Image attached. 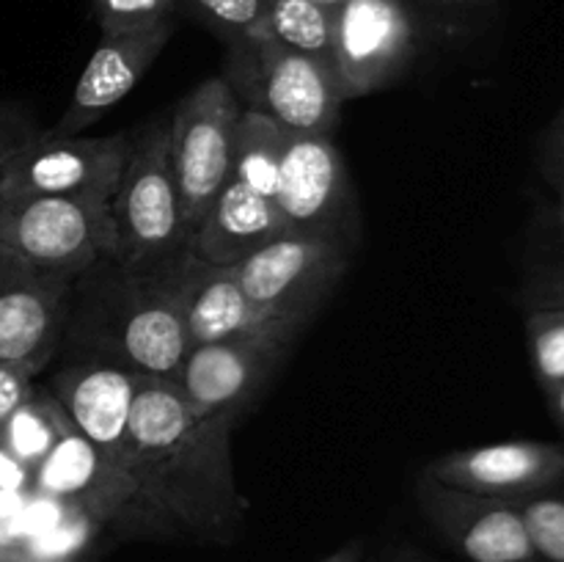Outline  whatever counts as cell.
<instances>
[{
  "mask_svg": "<svg viewBox=\"0 0 564 562\" xmlns=\"http://www.w3.org/2000/svg\"><path fill=\"white\" fill-rule=\"evenodd\" d=\"M237 419L187 402L174 380L143 378L130 419V474L163 534L231 543L248 512L231 457Z\"/></svg>",
  "mask_w": 564,
  "mask_h": 562,
  "instance_id": "6da1fadb",
  "label": "cell"
},
{
  "mask_svg": "<svg viewBox=\"0 0 564 562\" xmlns=\"http://www.w3.org/2000/svg\"><path fill=\"white\" fill-rule=\"evenodd\" d=\"M182 257L185 248L147 270L102 257L72 275L61 361H94L141 378H174L191 350L180 309Z\"/></svg>",
  "mask_w": 564,
  "mask_h": 562,
  "instance_id": "7a4b0ae2",
  "label": "cell"
},
{
  "mask_svg": "<svg viewBox=\"0 0 564 562\" xmlns=\"http://www.w3.org/2000/svg\"><path fill=\"white\" fill-rule=\"evenodd\" d=\"M220 77L242 108L268 116L290 136H334L339 125L345 102L334 75L262 31L226 44Z\"/></svg>",
  "mask_w": 564,
  "mask_h": 562,
  "instance_id": "3957f363",
  "label": "cell"
},
{
  "mask_svg": "<svg viewBox=\"0 0 564 562\" xmlns=\"http://www.w3.org/2000/svg\"><path fill=\"white\" fill-rule=\"evenodd\" d=\"M116 259L147 270L185 248L180 196L169 158V125L152 121L132 136L130 154L110 198Z\"/></svg>",
  "mask_w": 564,
  "mask_h": 562,
  "instance_id": "277c9868",
  "label": "cell"
},
{
  "mask_svg": "<svg viewBox=\"0 0 564 562\" xmlns=\"http://www.w3.org/2000/svg\"><path fill=\"white\" fill-rule=\"evenodd\" d=\"M0 251L42 270L77 275L116 257L110 202L44 193H0Z\"/></svg>",
  "mask_w": 564,
  "mask_h": 562,
  "instance_id": "5b68a950",
  "label": "cell"
},
{
  "mask_svg": "<svg viewBox=\"0 0 564 562\" xmlns=\"http://www.w3.org/2000/svg\"><path fill=\"white\" fill-rule=\"evenodd\" d=\"M352 251L328 240L286 235L237 264L257 328L286 325L303 331L350 268Z\"/></svg>",
  "mask_w": 564,
  "mask_h": 562,
  "instance_id": "8992f818",
  "label": "cell"
},
{
  "mask_svg": "<svg viewBox=\"0 0 564 562\" xmlns=\"http://www.w3.org/2000/svg\"><path fill=\"white\" fill-rule=\"evenodd\" d=\"M242 114L224 77H207L176 102L169 121V158L185 240L231 176V141Z\"/></svg>",
  "mask_w": 564,
  "mask_h": 562,
  "instance_id": "52a82bcc",
  "label": "cell"
},
{
  "mask_svg": "<svg viewBox=\"0 0 564 562\" xmlns=\"http://www.w3.org/2000/svg\"><path fill=\"white\" fill-rule=\"evenodd\" d=\"M430 28L413 0H347L336 11L334 75L341 102L367 97L405 75Z\"/></svg>",
  "mask_w": 564,
  "mask_h": 562,
  "instance_id": "ba28073f",
  "label": "cell"
},
{
  "mask_svg": "<svg viewBox=\"0 0 564 562\" xmlns=\"http://www.w3.org/2000/svg\"><path fill=\"white\" fill-rule=\"evenodd\" d=\"M275 204L295 235L336 242L347 251L356 248V193L345 158L330 136L286 138Z\"/></svg>",
  "mask_w": 564,
  "mask_h": 562,
  "instance_id": "9c48e42d",
  "label": "cell"
},
{
  "mask_svg": "<svg viewBox=\"0 0 564 562\" xmlns=\"http://www.w3.org/2000/svg\"><path fill=\"white\" fill-rule=\"evenodd\" d=\"M31 488L97 527H113L124 534H163L143 507L132 474L113 466L75 428L33 472Z\"/></svg>",
  "mask_w": 564,
  "mask_h": 562,
  "instance_id": "30bf717a",
  "label": "cell"
},
{
  "mask_svg": "<svg viewBox=\"0 0 564 562\" xmlns=\"http://www.w3.org/2000/svg\"><path fill=\"white\" fill-rule=\"evenodd\" d=\"M297 336L301 331L286 325H264L248 334L191 347L171 380L182 397L202 411L240 419L273 378Z\"/></svg>",
  "mask_w": 564,
  "mask_h": 562,
  "instance_id": "8fae6325",
  "label": "cell"
},
{
  "mask_svg": "<svg viewBox=\"0 0 564 562\" xmlns=\"http://www.w3.org/2000/svg\"><path fill=\"white\" fill-rule=\"evenodd\" d=\"M132 136H53L39 132L3 171L0 193H44L110 202L130 154Z\"/></svg>",
  "mask_w": 564,
  "mask_h": 562,
  "instance_id": "7c38bea8",
  "label": "cell"
},
{
  "mask_svg": "<svg viewBox=\"0 0 564 562\" xmlns=\"http://www.w3.org/2000/svg\"><path fill=\"white\" fill-rule=\"evenodd\" d=\"M72 275L33 268L0 251V364L42 372L58 358Z\"/></svg>",
  "mask_w": 564,
  "mask_h": 562,
  "instance_id": "4fadbf2b",
  "label": "cell"
},
{
  "mask_svg": "<svg viewBox=\"0 0 564 562\" xmlns=\"http://www.w3.org/2000/svg\"><path fill=\"white\" fill-rule=\"evenodd\" d=\"M416 501L427 521L468 562H540L512 499L452 488L422 474Z\"/></svg>",
  "mask_w": 564,
  "mask_h": 562,
  "instance_id": "5bb4252c",
  "label": "cell"
},
{
  "mask_svg": "<svg viewBox=\"0 0 564 562\" xmlns=\"http://www.w3.org/2000/svg\"><path fill=\"white\" fill-rule=\"evenodd\" d=\"M141 380L108 364L61 361L44 389L94 450L130 472V419Z\"/></svg>",
  "mask_w": 564,
  "mask_h": 562,
  "instance_id": "9a60e30c",
  "label": "cell"
},
{
  "mask_svg": "<svg viewBox=\"0 0 564 562\" xmlns=\"http://www.w3.org/2000/svg\"><path fill=\"white\" fill-rule=\"evenodd\" d=\"M174 36V20L158 25L132 28V31H108L99 39L97 50L88 58L86 69L77 77L69 105L55 121L53 136H83L99 116L119 105L138 86L149 66L158 61L165 44Z\"/></svg>",
  "mask_w": 564,
  "mask_h": 562,
  "instance_id": "2e32d148",
  "label": "cell"
},
{
  "mask_svg": "<svg viewBox=\"0 0 564 562\" xmlns=\"http://www.w3.org/2000/svg\"><path fill=\"white\" fill-rule=\"evenodd\" d=\"M424 474L452 488L499 499H523L564 479V446L549 441H501L435 457Z\"/></svg>",
  "mask_w": 564,
  "mask_h": 562,
  "instance_id": "e0dca14e",
  "label": "cell"
},
{
  "mask_svg": "<svg viewBox=\"0 0 564 562\" xmlns=\"http://www.w3.org/2000/svg\"><path fill=\"white\" fill-rule=\"evenodd\" d=\"M286 231L290 226L273 198L229 180L202 224L187 235L185 248L202 262L237 268Z\"/></svg>",
  "mask_w": 564,
  "mask_h": 562,
  "instance_id": "ac0fdd59",
  "label": "cell"
},
{
  "mask_svg": "<svg viewBox=\"0 0 564 562\" xmlns=\"http://www.w3.org/2000/svg\"><path fill=\"white\" fill-rule=\"evenodd\" d=\"M180 309L191 347L257 331L237 268L202 262L187 248L180 273Z\"/></svg>",
  "mask_w": 564,
  "mask_h": 562,
  "instance_id": "d6986e66",
  "label": "cell"
},
{
  "mask_svg": "<svg viewBox=\"0 0 564 562\" xmlns=\"http://www.w3.org/2000/svg\"><path fill=\"white\" fill-rule=\"evenodd\" d=\"M259 31L334 75L336 14L314 0H268ZM336 80V75H334ZM339 91V88H336Z\"/></svg>",
  "mask_w": 564,
  "mask_h": 562,
  "instance_id": "ffe728a7",
  "label": "cell"
},
{
  "mask_svg": "<svg viewBox=\"0 0 564 562\" xmlns=\"http://www.w3.org/2000/svg\"><path fill=\"white\" fill-rule=\"evenodd\" d=\"M290 132L257 110L242 108L231 141V176L229 180L251 187L259 196L275 202L281 163H284Z\"/></svg>",
  "mask_w": 564,
  "mask_h": 562,
  "instance_id": "44dd1931",
  "label": "cell"
},
{
  "mask_svg": "<svg viewBox=\"0 0 564 562\" xmlns=\"http://www.w3.org/2000/svg\"><path fill=\"white\" fill-rule=\"evenodd\" d=\"M69 430V417L55 397L47 389H33V395L0 428V450L33 474Z\"/></svg>",
  "mask_w": 564,
  "mask_h": 562,
  "instance_id": "7402d4cb",
  "label": "cell"
},
{
  "mask_svg": "<svg viewBox=\"0 0 564 562\" xmlns=\"http://www.w3.org/2000/svg\"><path fill=\"white\" fill-rule=\"evenodd\" d=\"M527 339L534 378L551 395L564 383V309H529Z\"/></svg>",
  "mask_w": 564,
  "mask_h": 562,
  "instance_id": "603a6c76",
  "label": "cell"
},
{
  "mask_svg": "<svg viewBox=\"0 0 564 562\" xmlns=\"http://www.w3.org/2000/svg\"><path fill=\"white\" fill-rule=\"evenodd\" d=\"M512 501L521 510L538 560L564 562V496L540 490Z\"/></svg>",
  "mask_w": 564,
  "mask_h": 562,
  "instance_id": "cb8c5ba5",
  "label": "cell"
},
{
  "mask_svg": "<svg viewBox=\"0 0 564 562\" xmlns=\"http://www.w3.org/2000/svg\"><path fill=\"white\" fill-rule=\"evenodd\" d=\"M264 3L268 0H182L180 9L191 11L209 31L218 33L224 44H229L235 39L259 31Z\"/></svg>",
  "mask_w": 564,
  "mask_h": 562,
  "instance_id": "d4e9b609",
  "label": "cell"
},
{
  "mask_svg": "<svg viewBox=\"0 0 564 562\" xmlns=\"http://www.w3.org/2000/svg\"><path fill=\"white\" fill-rule=\"evenodd\" d=\"M102 33L132 31V28L158 25L174 20V11L182 0H91Z\"/></svg>",
  "mask_w": 564,
  "mask_h": 562,
  "instance_id": "484cf974",
  "label": "cell"
},
{
  "mask_svg": "<svg viewBox=\"0 0 564 562\" xmlns=\"http://www.w3.org/2000/svg\"><path fill=\"white\" fill-rule=\"evenodd\" d=\"M419 14L427 22L430 33H446L457 36L482 17L490 0H413Z\"/></svg>",
  "mask_w": 564,
  "mask_h": 562,
  "instance_id": "4316f807",
  "label": "cell"
},
{
  "mask_svg": "<svg viewBox=\"0 0 564 562\" xmlns=\"http://www.w3.org/2000/svg\"><path fill=\"white\" fill-rule=\"evenodd\" d=\"M39 136L33 121L17 108L0 105V171Z\"/></svg>",
  "mask_w": 564,
  "mask_h": 562,
  "instance_id": "83f0119b",
  "label": "cell"
},
{
  "mask_svg": "<svg viewBox=\"0 0 564 562\" xmlns=\"http://www.w3.org/2000/svg\"><path fill=\"white\" fill-rule=\"evenodd\" d=\"M33 378H36V372H31L28 367H20V364H0V428L33 395V389H36Z\"/></svg>",
  "mask_w": 564,
  "mask_h": 562,
  "instance_id": "f1b7e54d",
  "label": "cell"
},
{
  "mask_svg": "<svg viewBox=\"0 0 564 562\" xmlns=\"http://www.w3.org/2000/svg\"><path fill=\"white\" fill-rule=\"evenodd\" d=\"M564 309V264L540 275L529 287V309Z\"/></svg>",
  "mask_w": 564,
  "mask_h": 562,
  "instance_id": "f546056e",
  "label": "cell"
},
{
  "mask_svg": "<svg viewBox=\"0 0 564 562\" xmlns=\"http://www.w3.org/2000/svg\"><path fill=\"white\" fill-rule=\"evenodd\" d=\"M31 479H33V474L28 472L25 466H20L14 457L6 455V452L0 450V490H9V494H14V490L28 488V485H31Z\"/></svg>",
  "mask_w": 564,
  "mask_h": 562,
  "instance_id": "4dcf8cb0",
  "label": "cell"
},
{
  "mask_svg": "<svg viewBox=\"0 0 564 562\" xmlns=\"http://www.w3.org/2000/svg\"><path fill=\"white\" fill-rule=\"evenodd\" d=\"M364 556V545L358 543V540H352V543H345L341 549H336L334 554L323 556L319 562H361Z\"/></svg>",
  "mask_w": 564,
  "mask_h": 562,
  "instance_id": "1f68e13d",
  "label": "cell"
},
{
  "mask_svg": "<svg viewBox=\"0 0 564 562\" xmlns=\"http://www.w3.org/2000/svg\"><path fill=\"white\" fill-rule=\"evenodd\" d=\"M545 397H549L551 411H554V419L564 428V383L560 386V389H554L551 395H545Z\"/></svg>",
  "mask_w": 564,
  "mask_h": 562,
  "instance_id": "d6a6232c",
  "label": "cell"
},
{
  "mask_svg": "<svg viewBox=\"0 0 564 562\" xmlns=\"http://www.w3.org/2000/svg\"><path fill=\"white\" fill-rule=\"evenodd\" d=\"M554 141L556 147H560V152L564 154V110L560 116H556V125H554Z\"/></svg>",
  "mask_w": 564,
  "mask_h": 562,
  "instance_id": "836d02e7",
  "label": "cell"
},
{
  "mask_svg": "<svg viewBox=\"0 0 564 562\" xmlns=\"http://www.w3.org/2000/svg\"><path fill=\"white\" fill-rule=\"evenodd\" d=\"M389 562H427V560H424L422 554H416V551H400V554L391 556Z\"/></svg>",
  "mask_w": 564,
  "mask_h": 562,
  "instance_id": "e575fe53",
  "label": "cell"
},
{
  "mask_svg": "<svg viewBox=\"0 0 564 562\" xmlns=\"http://www.w3.org/2000/svg\"><path fill=\"white\" fill-rule=\"evenodd\" d=\"M314 3H317V6H323V9L334 11V14H336V11H339L341 6L347 3V0H314Z\"/></svg>",
  "mask_w": 564,
  "mask_h": 562,
  "instance_id": "d590c367",
  "label": "cell"
},
{
  "mask_svg": "<svg viewBox=\"0 0 564 562\" xmlns=\"http://www.w3.org/2000/svg\"><path fill=\"white\" fill-rule=\"evenodd\" d=\"M0 562H31V560H25V556H0Z\"/></svg>",
  "mask_w": 564,
  "mask_h": 562,
  "instance_id": "8d00e7d4",
  "label": "cell"
},
{
  "mask_svg": "<svg viewBox=\"0 0 564 562\" xmlns=\"http://www.w3.org/2000/svg\"><path fill=\"white\" fill-rule=\"evenodd\" d=\"M560 220H562V229H564V187L560 193Z\"/></svg>",
  "mask_w": 564,
  "mask_h": 562,
  "instance_id": "74e56055",
  "label": "cell"
},
{
  "mask_svg": "<svg viewBox=\"0 0 564 562\" xmlns=\"http://www.w3.org/2000/svg\"><path fill=\"white\" fill-rule=\"evenodd\" d=\"M77 562H94V560H86V556H83V560H77Z\"/></svg>",
  "mask_w": 564,
  "mask_h": 562,
  "instance_id": "f35d334b",
  "label": "cell"
}]
</instances>
